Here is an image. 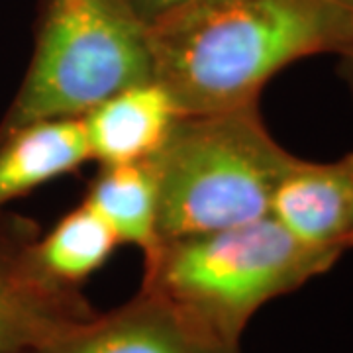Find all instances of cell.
<instances>
[{"label": "cell", "instance_id": "4", "mask_svg": "<svg viewBox=\"0 0 353 353\" xmlns=\"http://www.w3.org/2000/svg\"><path fill=\"white\" fill-rule=\"evenodd\" d=\"M148 81L150 24L126 0H41L34 53L0 132L41 118H81Z\"/></svg>", "mask_w": 353, "mask_h": 353}, {"label": "cell", "instance_id": "13", "mask_svg": "<svg viewBox=\"0 0 353 353\" xmlns=\"http://www.w3.org/2000/svg\"><path fill=\"white\" fill-rule=\"evenodd\" d=\"M338 55H340V77L343 79V83L347 85L353 97V28L347 41L338 51Z\"/></svg>", "mask_w": 353, "mask_h": 353}, {"label": "cell", "instance_id": "1", "mask_svg": "<svg viewBox=\"0 0 353 353\" xmlns=\"http://www.w3.org/2000/svg\"><path fill=\"white\" fill-rule=\"evenodd\" d=\"M352 28L326 0H192L150 24L153 81L181 114L250 106L279 71L338 53Z\"/></svg>", "mask_w": 353, "mask_h": 353}, {"label": "cell", "instance_id": "15", "mask_svg": "<svg viewBox=\"0 0 353 353\" xmlns=\"http://www.w3.org/2000/svg\"><path fill=\"white\" fill-rule=\"evenodd\" d=\"M330 4H334V6H338L341 10H345V12L353 14V0H326Z\"/></svg>", "mask_w": 353, "mask_h": 353}, {"label": "cell", "instance_id": "8", "mask_svg": "<svg viewBox=\"0 0 353 353\" xmlns=\"http://www.w3.org/2000/svg\"><path fill=\"white\" fill-rule=\"evenodd\" d=\"M179 116L157 81L122 88L81 116L90 159L101 165L145 161L161 148Z\"/></svg>", "mask_w": 353, "mask_h": 353}, {"label": "cell", "instance_id": "10", "mask_svg": "<svg viewBox=\"0 0 353 353\" xmlns=\"http://www.w3.org/2000/svg\"><path fill=\"white\" fill-rule=\"evenodd\" d=\"M120 245L108 224L81 202L39 240H26L24 263L41 279L65 289H81Z\"/></svg>", "mask_w": 353, "mask_h": 353}, {"label": "cell", "instance_id": "14", "mask_svg": "<svg viewBox=\"0 0 353 353\" xmlns=\"http://www.w3.org/2000/svg\"><path fill=\"white\" fill-rule=\"evenodd\" d=\"M22 241H24L22 236H18V234H8V232H2V230H0V259L6 257V255L12 252L18 243H22Z\"/></svg>", "mask_w": 353, "mask_h": 353}, {"label": "cell", "instance_id": "5", "mask_svg": "<svg viewBox=\"0 0 353 353\" xmlns=\"http://www.w3.org/2000/svg\"><path fill=\"white\" fill-rule=\"evenodd\" d=\"M32 353H241L159 294L139 289L126 304L94 314Z\"/></svg>", "mask_w": 353, "mask_h": 353}, {"label": "cell", "instance_id": "11", "mask_svg": "<svg viewBox=\"0 0 353 353\" xmlns=\"http://www.w3.org/2000/svg\"><path fill=\"white\" fill-rule=\"evenodd\" d=\"M83 202L108 224L120 243L148 253L159 241L157 187L148 161L102 165Z\"/></svg>", "mask_w": 353, "mask_h": 353}, {"label": "cell", "instance_id": "12", "mask_svg": "<svg viewBox=\"0 0 353 353\" xmlns=\"http://www.w3.org/2000/svg\"><path fill=\"white\" fill-rule=\"evenodd\" d=\"M126 2L145 24H153L157 18L192 0H126Z\"/></svg>", "mask_w": 353, "mask_h": 353}, {"label": "cell", "instance_id": "9", "mask_svg": "<svg viewBox=\"0 0 353 353\" xmlns=\"http://www.w3.org/2000/svg\"><path fill=\"white\" fill-rule=\"evenodd\" d=\"M92 161L81 118H41L0 132V208Z\"/></svg>", "mask_w": 353, "mask_h": 353}, {"label": "cell", "instance_id": "2", "mask_svg": "<svg viewBox=\"0 0 353 353\" xmlns=\"http://www.w3.org/2000/svg\"><path fill=\"white\" fill-rule=\"evenodd\" d=\"M340 257L292 238L275 218L161 238L143 253L141 289L159 294L206 332L240 345L267 303L324 275Z\"/></svg>", "mask_w": 353, "mask_h": 353}, {"label": "cell", "instance_id": "6", "mask_svg": "<svg viewBox=\"0 0 353 353\" xmlns=\"http://www.w3.org/2000/svg\"><path fill=\"white\" fill-rule=\"evenodd\" d=\"M269 216L292 238L341 257L353 248V152L334 161L292 157L271 196Z\"/></svg>", "mask_w": 353, "mask_h": 353}, {"label": "cell", "instance_id": "7", "mask_svg": "<svg viewBox=\"0 0 353 353\" xmlns=\"http://www.w3.org/2000/svg\"><path fill=\"white\" fill-rule=\"evenodd\" d=\"M24 241L0 259V353L36 352L94 316L81 289L57 287L24 263Z\"/></svg>", "mask_w": 353, "mask_h": 353}, {"label": "cell", "instance_id": "3", "mask_svg": "<svg viewBox=\"0 0 353 353\" xmlns=\"http://www.w3.org/2000/svg\"><path fill=\"white\" fill-rule=\"evenodd\" d=\"M292 157L267 130L257 104L181 114L145 159L157 187L159 240L269 216L273 190Z\"/></svg>", "mask_w": 353, "mask_h": 353}]
</instances>
